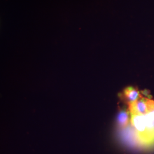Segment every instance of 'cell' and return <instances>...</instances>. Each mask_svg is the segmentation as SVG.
<instances>
[{"label": "cell", "instance_id": "4", "mask_svg": "<svg viewBox=\"0 0 154 154\" xmlns=\"http://www.w3.org/2000/svg\"><path fill=\"white\" fill-rule=\"evenodd\" d=\"M130 121L129 114L126 111H121L117 116V123L122 128H125Z\"/></svg>", "mask_w": 154, "mask_h": 154}, {"label": "cell", "instance_id": "2", "mask_svg": "<svg viewBox=\"0 0 154 154\" xmlns=\"http://www.w3.org/2000/svg\"><path fill=\"white\" fill-rule=\"evenodd\" d=\"M131 122L132 126L138 132L143 133L147 128V124L145 116L136 114H131Z\"/></svg>", "mask_w": 154, "mask_h": 154}, {"label": "cell", "instance_id": "3", "mask_svg": "<svg viewBox=\"0 0 154 154\" xmlns=\"http://www.w3.org/2000/svg\"><path fill=\"white\" fill-rule=\"evenodd\" d=\"M124 94L127 100L130 103V104L135 102L139 99V93L136 88L132 87L127 88L125 90Z\"/></svg>", "mask_w": 154, "mask_h": 154}, {"label": "cell", "instance_id": "5", "mask_svg": "<svg viewBox=\"0 0 154 154\" xmlns=\"http://www.w3.org/2000/svg\"><path fill=\"white\" fill-rule=\"evenodd\" d=\"M153 110H154V107H153Z\"/></svg>", "mask_w": 154, "mask_h": 154}, {"label": "cell", "instance_id": "1", "mask_svg": "<svg viewBox=\"0 0 154 154\" xmlns=\"http://www.w3.org/2000/svg\"><path fill=\"white\" fill-rule=\"evenodd\" d=\"M151 109L149 102L145 101L144 99H138L135 102L130 104L131 114H136L145 116Z\"/></svg>", "mask_w": 154, "mask_h": 154}]
</instances>
